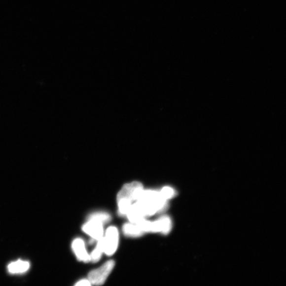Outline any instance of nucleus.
<instances>
[{
	"label": "nucleus",
	"instance_id": "obj_1",
	"mask_svg": "<svg viewBox=\"0 0 286 286\" xmlns=\"http://www.w3.org/2000/svg\"><path fill=\"white\" fill-rule=\"evenodd\" d=\"M137 201L145 217L151 216L167 208V200L162 197L160 191L143 189Z\"/></svg>",
	"mask_w": 286,
	"mask_h": 286
},
{
	"label": "nucleus",
	"instance_id": "obj_2",
	"mask_svg": "<svg viewBox=\"0 0 286 286\" xmlns=\"http://www.w3.org/2000/svg\"><path fill=\"white\" fill-rule=\"evenodd\" d=\"M143 190V184L139 182L126 184L118 192L117 202L123 201L132 204L133 201H137Z\"/></svg>",
	"mask_w": 286,
	"mask_h": 286
},
{
	"label": "nucleus",
	"instance_id": "obj_3",
	"mask_svg": "<svg viewBox=\"0 0 286 286\" xmlns=\"http://www.w3.org/2000/svg\"><path fill=\"white\" fill-rule=\"evenodd\" d=\"M114 266V261H107L102 267L92 270L88 275V280L91 284L100 286L103 285Z\"/></svg>",
	"mask_w": 286,
	"mask_h": 286
},
{
	"label": "nucleus",
	"instance_id": "obj_4",
	"mask_svg": "<svg viewBox=\"0 0 286 286\" xmlns=\"http://www.w3.org/2000/svg\"><path fill=\"white\" fill-rule=\"evenodd\" d=\"M104 241V253L107 255H112L116 252L118 245L119 233L117 228L110 226L107 229Z\"/></svg>",
	"mask_w": 286,
	"mask_h": 286
},
{
	"label": "nucleus",
	"instance_id": "obj_5",
	"mask_svg": "<svg viewBox=\"0 0 286 286\" xmlns=\"http://www.w3.org/2000/svg\"><path fill=\"white\" fill-rule=\"evenodd\" d=\"M88 220V222L82 227L83 232L90 235L94 240H99L103 238L104 225L96 219Z\"/></svg>",
	"mask_w": 286,
	"mask_h": 286
},
{
	"label": "nucleus",
	"instance_id": "obj_6",
	"mask_svg": "<svg viewBox=\"0 0 286 286\" xmlns=\"http://www.w3.org/2000/svg\"><path fill=\"white\" fill-rule=\"evenodd\" d=\"M72 247L78 260L85 263L90 261V256L86 250L83 240L79 238L74 240Z\"/></svg>",
	"mask_w": 286,
	"mask_h": 286
},
{
	"label": "nucleus",
	"instance_id": "obj_7",
	"mask_svg": "<svg viewBox=\"0 0 286 286\" xmlns=\"http://www.w3.org/2000/svg\"><path fill=\"white\" fill-rule=\"evenodd\" d=\"M30 268V262L21 260L10 263L8 267V271L11 274L24 273Z\"/></svg>",
	"mask_w": 286,
	"mask_h": 286
},
{
	"label": "nucleus",
	"instance_id": "obj_8",
	"mask_svg": "<svg viewBox=\"0 0 286 286\" xmlns=\"http://www.w3.org/2000/svg\"><path fill=\"white\" fill-rule=\"evenodd\" d=\"M123 231L126 236L132 238L141 237L145 233L138 225L132 223L124 224Z\"/></svg>",
	"mask_w": 286,
	"mask_h": 286
},
{
	"label": "nucleus",
	"instance_id": "obj_9",
	"mask_svg": "<svg viewBox=\"0 0 286 286\" xmlns=\"http://www.w3.org/2000/svg\"><path fill=\"white\" fill-rule=\"evenodd\" d=\"M98 241L96 248L90 255V261L94 263L97 262L101 258L102 255L104 252V237Z\"/></svg>",
	"mask_w": 286,
	"mask_h": 286
},
{
	"label": "nucleus",
	"instance_id": "obj_10",
	"mask_svg": "<svg viewBox=\"0 0 286 286\" xmlns=\"http://www.w3.org/2000/svg\"><path fill=\"white\" fill-rule=\"evenodd\" d=\"M96 219L100 222H101L103 225L108 223L111 219V217L110 214L105 212H97L92 214L89 216L88 219Z\"/></svg>",
	"mask_w": 286,
	"mask_h": 286
},
{
	"label": "nucleus",
	"instance_id": "obj_11",
	"mask_svg": "<svg viewBox=\"0 0 286 286\" xmlns=\"http://www.w3.org/2000/svg\"><path fill=\"white\" fill-rule=\"evenodd\" d=\"M161 226V233L168 234L171 230L172 221L171 219L167 216H163L158 219Z\"/></svg>",
	"mask_w": 286,
	"mask_h": 286
},
{
	"label": "nucleus",
	"instance_id": "obj_12",
	"mask_svg": "<svg viewBox=\"0 0 286 286\" xmlns=\"http://www.w3.org/2000/svg\"><path fill=\"white\" fill-rule=\"evenodd\" d=\"M160 192L162 197L167 200L173 198L176 195L175 190L169 187H164Z\"/></svg>",
	"mask_w": 286,
	"mask_h": 286
},
{
	"label": "nucleus",
	"instance_id": "obj_13",
	"mask_svg": "<svg viewBox=\"0 0 286 286\" xmlns=\"http://www.w3.org/2000/svg\"><path fill=\"white\" fill-rule=\"evenodd\" d=\"M91 284L89 280H81L79 282H78V283L75 284V286H91Z\"/></svg>",
	"mask_w": 286,
	"mask_h": 286
}]
</instances>
